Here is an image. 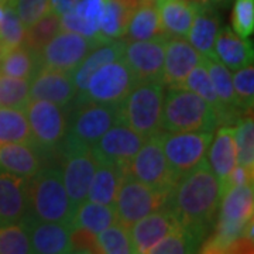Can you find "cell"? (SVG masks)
Segmentation results:
<instances>
[{
    "instance_id": "obj_1",
    "label": "cell",
    "mask_w": 254,
    "mask_h": 254,
    "mask_svg": "<svg viewBox=\"0 0 254 254\" xmlns=\"http://www.w3.org/2000/svg\"><path fill=\"white\" fill-rule=\"evenodd\" d=\"M220 199L219 180L205 160L177 182L167 206L180 226L202 242L216 223Z\"/></svg>"
},
{
    "instance_id": "obj_2",
    "label": "cell",
    "mask_w": 254,
    "mask_h": 254,
    "mask_svg": "<svg viewBox=\"0 0 254 254\" xmlns=\"http://www.w3.org/2000/svg\"><path fill=\"white\" fill-rule=\"evenodd\" d=\"M26 215L43 222L69 225L75 208L66 193L61 167L41 168L36 175L27 178Z\"/></svg>"
},
{
    "instance_id": "obj_3",
    "label": "cell",
    "mask_w": 254,
    "mask_h": 254,
    "mask_svg": "<svg viewBox=\"0 0 254 254\" xmlns=\"http://www.w3.org/2000/svg\"><path fill=\"white\" fill-rule=\"evenodd\" d=\"M218 119L213 108L195 92L185 88H168L164 95L161 128L164 131L213 133Z\"/></svg>"
},
{
    "instance_id": "obj_4",
    "label": "cell",
    "mask_w": 254,
    "mask_h": 254,
    "mask_svg": "<svg viewBox=\"0 0 254 254\" xmlns=\"http://www.w3.org/2000/svg\"><path fill=\"white\" fill-rule=\"evenodd\" d=\"M165 85L161 81L140 82L118 106L119 122L140 136L150 138L163 131L161 113Z\"/></svg>"
},
{
    "instance_id": "obj_5",
    "label": "cell",
    "mask_w": 254,
    "mask_h": 254,
    "mask_svg": "<svg viewBox=\"0 0 254 254\" xmlns=\"http://www.w3.org/2000/svg\"><path fill=\"white\" fill-rule=\"evenodd\" d=\"M164 155L178 181L206 160L213 133L205 131H160Z\"/></svg>"
},
{
    "instance_id": "obj_6",
    "label": "cell",
    "mask_w": 254,
    "mask_h": 254,
    "mask_svg": "<svg viewBox=\"0 0 254 254\" xmlns=\"http://www.w3.org/2000/svg\"><path fill=\"white\" fill-rule=\"evenodd\" d=\"M64 151L63 180L66 193L75 209L88 199V192L98 161L91 147L65 134L60 144Z\"/></svg>"
},
{
    "instance_id": "obj_7",
    "label": "cell",
    "mask_w": 254,
    "mask_h": 254,
    "mask_svg": "<svg viewBox=\"0 0 254 254\" xmlns=\"http://www.w3.org/2000/svg\"><path fill=\"white\" fill-rule=\"evenodd\" d=\"M171 190H160L137 181L125 174V180L120 185L115 209L118 223L130 229L133 223L153 213L155 210L167 208Z\"/></svg>"
},
{
    "instance_id": "obj_8",
    "label": "cell",
    "mask_w": 254,
    "mask_h": 254,
    "mask_svg": "<svg viewBox=\"0 0 254 254\" xmlns=\"http://www.w3.org/2000/svg\"><path fill=\"white\" fill-rule=\"evenodd\" d=\"M136 85L137 82L128 65L125 58L120 57L93 72L86 89L78 95V99L119 106Z\"/></svg>"
},
{
    "instance_id": "obj_9",
    "label": "cell",
    "mask_w": 254,
    "mask_h": 254,
    "mask_svg": "<svg viewBox=\"0 0 254 254\" xmlns=\"http://www.w3.org/2000/svg\"><path fill=\"white\" fill-rule=\"evenodd\" d=\"M123 170L125 174L155 190H171L178 182L164 155L158 134L147 138Z\"/></svg>"
},
{
    "instance_id": "obj_10",
    "label": "cell",
    "mask_w": 254,
    "mask_h": 254,
    "mask_svg": "<svg viewBox=\"0 0 254 254\" xmlns=\"http://www.w3.org/2000/svg\"><path fill=\"white\" fill-rule=\"evenodd\" d=\"M105 43L100 38L85 37L60 30L40 53L41 68L72 73L93 48Z\"/></svg>"
},
{
    "instance_id": "obj_11",
    "label": "cell",
    "mask_w": 254,
    "mask_h": 254,
    "mask_svg": "<svg viewBox=\"0 0 254 254\" xmlns=\"http://www.w3.org/2000/svg\"><path fill=\"white\" fill-rule=\"evenodd\" d=\"M116 122H119L118 106L78 99L76 108L71 113L66 136L92 147Z\"/></svg>"
},
{
    "instance_id": "obj_12",
    "label": "cell",
    "mask_w": 254,
    "mask_h": 254,
    "mask_svg": "<svg viewBox=\"0 0 254 254\" xmlns=\"http://www.w3.org/2000/svg\"><path fill=\"white\" fill-rule=\"evenodd\" d=\"M24 113L34 143L40 148L51 150L60 147L68 131V119L63 106L47 100H28Z\"/></svg>"
},
{
    "instance_id": "obj_13",
    "label": "cell",
    "mask_w": 254,
    "mask_h": 254,
    "mask_svg": "<svg viewBox=\"0 0 254 254\" xmlns=\"http://www.w3.org/2000/svg\"><path fill=\"white\" fill-rule=\"evenodd\" d=\"M168 37H157L144 41L126 43L123 58L128 65L137 83L163 82L164 51Z\"/></svg>"
},
{
    "instance_id": "obj_14",
    "label": "cell",
    "mask_w": 254,
    "mask_h": 254,
    "mask_svg": "<svg viewBox=\"0 0 254 254\" xmlns=\"http://www.w3.org/2000/svg\"><path fill=\"white\" fill-rule=\"evenodd\" d=\"M145 140V137L140 136L125 123L116 122L92 145L91 150L98 163L103 161L125 167L137 154Z\"/></svg>"
},
{
    "instance_id": "obj_15",
    "label": "cell",
    "mask_w": 254,
    "mask_h": 254,
    "mask_svg": "<svg viewBox=\"0 0 254 254\" xmlns=\"http://www.w3.org/2000/svg\"><path fill=\"white\" fill-rule=\"evenodd\" d=\"M27 229L33 253L38 254H66L72 253L69 240V225L57 222H43L26 215L20 220Z\"/></svg>"
},
{
    "instance_id": "obj_16",
    "label": "cell",
    "mask_w": 254,
    "mask_h": 254,
    "mask_svg": "<svg viewBox=\"0 0 254 254\" xmlns=\"http://www.w3.org/2000/svg\"><path fill=\"white\" fill-rule=\"evenodd\" d=\"M203 55L199 54L190 41L181 37H170L165 41L164 51L163 83L168 88H180L187 75L202 63Z\"/></svg>"
},
{
    "instance_id": "obj_17",
    "label": "cell",
    "mask_w": 254,
    "mask_h": 254,
    "mask_svg": "<svg viewBox=\"0 0 254 254\" xmlns=\"http://www.w3.org/2000/svg\"><path fill=\"white\" fill-rule=\"evenodd\" d=\"M76 93L71 72L40 68L30 81V100H47L65 108Z\"/></svg>"
},
{
    "instance_id": "obj_18",
    "label": "cell",
    "mask_w": 254,
    "mask_h": 254,
    "mask_svg": "<svg viewBox=\"0 0 254 254\" xmlns=\"http://www.w3.org/2000/svg\"><path fill=\"white\" fill-rule=\"evenodd\" d=\"M178 226L180 223L168 206L155 210L153 213L137 220L128 229L134 253H148V250L157 242H160L164 236H167L171 230Z\"/></svg>"
},
{
    "instance_id": "obj_19",
    "label": "cell",
    "mask_w": 254,
    "mask_h": 254,
    "mask_svg": "<svg viewBox=\"0 0 254 254\" xmlns=\"http://www.w3.org/2000/svg\"><path fill=\"white\" fill-rule=\"evenodd\" d=\"M27 209V178L0 170V225L20 222Z\"/></svg>"
},
{
    "instance_id": "obj_20",
    "label": "cell",
    "mask_w": 254,
    "mask_h": 254,
    "mask_svg": "<svg viewBox=\"0 0 254 254\" xmlns=\"http://www.w3.org/2000/svg\"><path fill=\"white\" fill-rule=\"evenodd\" d=\"M41 150L36 143H0V170L31 178L43 168Z\"/></svg>"
},
{
    "instance_id": "obj_21",
    "label": "cell",
    "mask_w": 254,
    "mask_h": 254,
    "mask_svg": "<svg viewBox=\"0 0 254 254\" xmlns=\"http://www.w3.org/2000/svg\"><path fill=\"white\" fill-rule=\"evenodd\" d=\"M213 53L216 60L226 66L229 71H237L246 65L253 64V46L239 37L229 27L219 30L215 41Z\"/></svg>"
},
{
    "instance_id": "obj_22",
    "label": "cell",
    "mask_w": 254,
    "mask_h": 254,
    "mask_svg": "<svg viewBox=\"0 0 254 254\" xmlns=\"http://www.w3.org/2000/svg\"><path fill=\"white\" fill-rule=\"evenodd\" d=\"M219 18L212 9V4H198L193 21L187 38L199 54L213 58V47L219 34ZM216 58V57H215Z\"/></svg>"
},
{
    "instance_id": "obj_23",
    "label": "cell",
    "mask_w": 254,
    "mask_h": 254,
    "mask_svg": "<svg viewBox=\"0 0 254 254\" xmlns=\"http://www.w3.org/2000/svg\"><path fill=\"white\" fill-rule=\"evenodd\" d=\"M125 47H126V43L118 38V40H108L96 48H93L88 57L79 64V66L72 72L73 83L78 91L76 95L85 92L88 82L96 69H99L105 64L112 63L120 57H123Z\"/></svg>"
},
{
    "instance_id": "obj_24",
    "label": "cell",
    "mask_w": 254,
    "mask_h": 254,
    "mask_svg": "<svg viewBox=\"0 0 254 254\" xmlns=\"http://www.w3.org/2000/svg\"><path fill=\"white\" fill-rule=\"evenodd\" d=\"M208 151L206 160H208L209 167L212 168V171L216 175L220 184L237 164L235 126L220 127L215 136V141L209 145Z\"/></svg>"
},
{
    "instance_id": "obj_25",
    "label": "cell",
    "mask_w": 254,
    "mask_h": 254,
    "mask_svg": "<svg viewBox=\"0 0 254 254\" xmlns=\"http://www.w3.org/2000/svg\"><path fill=\"white\" fill-rule=\"evenodd\" d=\"M157 9L165 36L187 38L198 3H190L187 0H158Z\"/></svg>"
},
{
    "instance_id": "obj_26",
    "label": "cell",
    "mask_w": 254,
    "mask_h": 254,
    "mask_svg": "<svg viewBox=\"0 0 254 254\" xmlns=\"http://www.w3.org/2000/svg\"><path fill=\"white\" fill-rule=\"evenodd\" d=\"M125 180V170L118 164L103 163L96 165V170L92 178L88 200L115 206L120 185Z\"/></svg>"
},
{
    "instance_id": "obj_27",
    "label": "cell",
    "mask_w": 254,
    "mask_h": 254,
    "mask_svg": "<svg viewBox=\"0 0 254 254\" xmlns=\"http://www.w3.org/2000/svg\"><path fill=\"white\" fill-rule=\"evenodd\" d=\"M163 36H165V33L161 26L157 6L150 3H138L130 17L126 34L123 36L125 37L123 41L125 43L144 41V40H153Z\"/></svg>"
},
{
    "instance_id": "obj_28",
    "label": "cell",
    "mask_w": 254,
    "mask_h": 254,
    "mask_svg": "<svg viewBox=\"0 0 254 254\" xmlns=\"http://www.w3.org/2000/svg\"><path fill=\"white\" fill-rule=\"evenodd\" d=\"M41 68L40 54L26 46H18L0 53V72L31 81Z\"/></svg>"
},
{
    "instance_id": "obj_29",
    "label": "cell",
    "mask_w": 254,
    "mask_h": 254,
    "mask_svg": "<svg viewBox=\"0 0 254 254\" xmlns=\"http://www.w3.org/2000/svg\"><path fill=\"white\" fill-rule=\"evenodd\" d=\"M118 222L116 209L110 205L85 200L73 212L69 227H82L98 235L103 229Z\"/></svg>"
},
{
    "instance_id": "obj_30",
    "label": "cell",
    "mask_w": 254,
    "mask_h": 254,
    "mask_svg": "<svg viewBox=\"0 0 254 254\" xmlns=\"http://www.w3.org/2000/svg\"><path fill=\"white\" fill-rule=\"evenodd\" d=\"M134 9L136 7H133L127 0H106L99 26L100 38L108 41L125 36Z\"/></svg>"
},
{
    "instance_id": "obj_31",
    "label": "cell",
    "mask_w": 254,
    "mask_h": 254,
    "mask_svg": "<svg viewBox=\"0 0 254 254\" xmlns=\"http://www.w3.org/2000/svg\"><path fill=\"white\" fill-rule=\"evenodd\" d=\"M202 64L205 65V68L208 71L210 82L213 85V89L216 92L219 100L222 102V105L227 109L243 110L240 108L236 93H235L230 71L220 61H218L215 57L210 58V57L203 55ZM243 112H252V110H243Z\"/></svg>"
},
{
    "instance_id": "obj_32",
    "label": "cell",
    "mask_w": 254,
    "mask_h": 254,
    "mask_svg": "<svg viewBox=\"0 0 254 254\" xmlns=\"http://www.w3.org/2000/svg\"><path fill=\"white\" fill-rule=\"evenodd\" d=\"M0 143L34 144L24 109L0 106Z\"/></svg>"
},
{
    "instance_id": "obj_33",
    "label": "cell",
    "mask_w": 254,
    "mask_h": 254,
    "mask_svg": "<svg viewBox=\"0 0 254 254\" xmlns=\"http://www.w3.org/2000/svg\"><path fill=\"white\" fill-rule=\"evenodd\" d=\"M198 237L190 235L188 230L178 226L171 230L167 236H164L160 242H157L150 250L148 254H184L195 253L200 247Z\"/></svg>"
},
{
    "instance_id": "obj_34",
    "label": "cell",
    "mask_w": 254,
    "mask_h": 254,
    "mask_svg": "<svg viewBox=\"0 0 254 254\" xmlns=\"http://www.w3.org/2000/svg\"><path fill=\"white\" fill-rule=\"evenodd\" d=\"M61 30V16L54 11H50L43 18L26 30L24 44L36 53H41L47 43Z\"/></svg>"
},
{
    "instance_id": "obj_35",
    "label": "cell",
    "mask_w": 254,
    "mask_h": 254,
    "mask_svg": "<svg viewBox=\"0 0 254 254\" xmlns=\"http://www.w3.org/2000/svg\"><path fill=\"white\" fill-rule=\"evenodd\" d=\"M99 253L103 254H131L134 247L130 239L128 229L119 225L118 222L103 229L96 235Z\"/></svg>"
},
{
    "instance_id": "obj_36",
    "label": "cell",
    "mask_w": 254,
    "mask_h": 254,
    "mask_svg": "<svg viewBox=\"0 0 254 254\" xmlns=\"http://www.w3.org/2000/svg\"><path fill=\"white\" fill-rule=\"evenodd\" d=\"M30 100V81L0 72V106L24 109Z\"/></svg>"
},
{
    "instance_id": "obj_37",
    "label": "cell",
    "mask_w": 254,
    "mask_h": 254,
    "mask_svg": "<svg viewBox=\"0 0 254 254\" xmlns=\"http://www.w3.org/2000/svg\"><path fill=\"white\" fill-rule=\"evenodd\" d=\"M237 164L254 170V125L252 115H246L235 126Z\"/></svg>"
},
{
    "instance_id": "obj_38",
    "label": "cell",
    "mask_w": 254,
    "mask_h": 254,
    "mask_svg": "<svg viewBox=\"0 0 254 254\" xmlns=\"http://www.w3.org/2000/svg\"><path fill=\"white\" fill-rule=\"evenodd\" d=\"M33 253L26 226L21 222L0 225V254Z\"/></svg>"
},
{
    "instance_id": "obj_39",
    "label": "cell",
    "mask_w": 254,
    "mask_h": 254,
    "mask_svg": "<svg viewBox=\"0 0 254 254\" xmlns=\"http://www.w3.org/2000/svg\"><path fill=\"white\" fill-rule=\"evenodd\" d=\"M26 30L27 28L24 27L14 10L10 7L9 3H6L4 17L0 21V53L14 47L23 46Z\"/></svg>"
},
{
    "instance_id": "obj_40",
    "label": "cell",
    "mask_w": 254,
    "mask_h": 254,
    "mask_svg": "<svg viewBox=\"0 0 254 254\" xmlns=\"http://www.w3.org/2000/svg\"><path fill=\"white\" fill-rule=\"evenodd\" d=\"M7 3L26 28L51 11V0H9Z\"/></svg>"
},
{
    "instance_id": "obj_41",
    "label": "cell",
    "mask_w": 254,
    "mask_h": 254,
    "mask_svg": "<svg viewBox=\"0 0 254 254\" xmlns=\"http://www.w3.org/2000/svg\"><path fill=\"white\" fill-rule=\"evenodd\" d=\"M233 88L239 105L243 110H252L254 105V68L253 65H246L237 69L232 76Z\"/></svg>"
},
{
    "instance_id": "obj_42",
    "label": "cell",
    "mask_w": 254,
    "mask_h": 254,
    "mask_svg": "<svg viewBox=\"0 0 254 254\" xmlns=\"http://www.w3.org/2000/svg\"><path fill=\"white\" fill-rule=\"evenodd\" d=\"M232 27L237 36L249 38L254 31V0H236L232 11Z\"/></svg>"
},
{
    "instance_id": "obj_43",
    "label": "cell",
    "mask_w": 254,
    "mask_h": 254,
    "mask_svg": "<svg viewBox=\"0 0 254 254\" xmlns=\"http://www.w3.org/2000/svg\"><path fill=\"white\" fill-rule=\"evenodd\" d=\"M105 3L106 0H76L72 10L79 17L99 30L100 20L105 10Z\"/></svg>"
},
{
    "instance_id": "obj_44",
    "label": "cell",
    "mask_w": 254,
    "mask_h": 254,
    "mask_svg": "<svg viewBox=\"0 0 254 254\" xmlns=\"http://www.w3.org/2000/svg\"><path fill=\"white\" fill-rule=\"evenodd\" d=\"M61 30L64 31H71L85 37H92V38H100L99 30L91 26L88 21L81 18L73 10H69L66 13L61 14ZM102 40V38H100Z\"/></svg>"
},
{
    "instance_id": "obj_45",
    "label": "cell",
    "mask_w": 254,
    "mask_h": 254,
    "mask_svg": "<svg viewBox=\"0 0 254 254\" xmlns=\"http://www.w3.org/2000/svg\"><path fill=\"white\" fill-rule=\"evenodd\" d=\"M69 240L72 253H99L96 235L82 227H71Z\"/></svg>"
},
{
    "instance_id": "obj_46",
    "label": "cell",
    "mask_w": 254,
    "mask_h": 254,
    "mask_svg": "<svg viewBox=\"0 0 254 254\" xmlns=\"http://www.w3.org/2000/svg\"><path fill=\"white\" fill-rule=\"evenodd\" d=\"M254 170H249L243 165L236 164V167L227 174V177L220 182V195H223L227 190L239 187V185H247V184H253Z\"/></svg>"
},
{
    "instance_id": "obj_47",
    "label": "cell",
    "mask_w": 254,
    "mask_h": 254,
    "mask_svg": "<svg viewBox=\"0 0 254 254\" xmlns=\"http://www.w3.org/2000/svg\"><path fill=\"white\" fill-rule=\"evenodd\" d=\"M75 3L76 0H51V11L61 16L64 13L72 10Z\"/></svg>"
},
{
    "instance_id": "obj_48",
    "label": "cell",
    "mask_w": 254,
    "mask_h": 254,
    "mask_svg": "<svg viewBox=\"0 0 254 254\" xmlns=\"http://www.w3.org/2000/svg\"><path fill=\"white\" fill-rule=\"evenodd\" d=\"M225 1H227V0H209V4H222Z\"/></svg>"
},
{
    "instance_id": "obj_49",
    "label": "cell",
    "mask_w": 254,
    "mask_h": 254,
    "mask_svg": "<svg viewBox=\"0 0 254 254\" xmlns=\"http://www.w3.org/2000/svg\"><path fill=\"white\" fill-rule=\"evenodd\" d=\"M0 1H9V0H0Z\"/></svg>"
}]
</instances>
